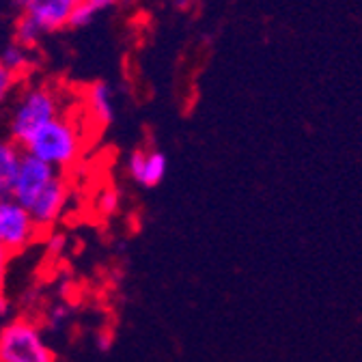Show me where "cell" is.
<instances>
[{
    "mask_svg": "<svg viewBox=\"0 0 362 362\" xmlns=\"http://www.w3.org/2000/svg\"><path fill=\"white\" fill-rule=\"evenodd\" d=\"M41 229L35 224L33 216L13 197L0 199V246L13 257L30 248L41 238Z\"/></svg>",
    "mask_w": 362,
    "mask_h": 362,
    "instance_id": "277c9868",
    "label": "cell"
},
{
    "mask_svg": "<svg viewBox=\"0 0 362 362\" xmlns=\"http://www.w3.org/2000/svg\"><path fill=\"white\" fill-rule=\"evenodd\" d=\"M71 317H74V306L67 302H57L45 310V328L50 332H59L71 322Z\"/></svg>",
    "mask_w": 362,
    "mask_h": 362,
    "instance_id": "4fadbf2b",
    "label": "cell"
},
{
    "mask_svg": "<svg viewBox=\"0 0 362 362\" xmlns=\"http://www.w3.org/2000/svg\"><path fill=\"white\" fill-rule=\"evenodd\" d=\"M28 3H30V0H9V5H11L18 13H22V11L28 7Z\"/></svg>",
    "mask_w": 362,
    "mask_h": 362,
    "instance_id": "44dd1931",
    "label": "cell"
},
{
    "mask_svg": "<svg viewBox=\"0 0 362 362\" xmlns=\"http://www.w3.org/2000/svg\"><path fill=\"white\" fill-rule=\"evenodd\" d=\"M0 63H3L13 76L22 78L33 67V50L18 41H11L5 45L3 52H0Z\"/></svg>",
    "mask_w": 362,
    "mask_h": 362,
    "instance_id": "8fae6325",
    "label": "cell"
},
{
    "mask_svg": "<svg viewBox=\"0 0 362 362\" xmlns=\"http://www.w3.org/2000/svg\"><path fill=\"white\" fill-rule=\"evenodd\" d=\"M127 177L139 188H158L166 173H168V158L160 149H134L125 162Z\"/></svg>",
    "mask_w": 362,
    "mask_h": 362,
    "instance_id": "52a82bcc",
    "label": "cell"
},
{
    "mask_svg": "<svg viewBox=\"0 0 362 362\" xmlns=\"http://www.w3.org/2000/svg\"><path fill=\"white\" fill-rule=\"evenodd\" d=\"M57 173L59 170H54L48 164H43L41 160H37V158H33L28 153H22L18 175H16L13 188H11V197L20 205L28 207L39 197V192L57 177Z\"/></svg>",
    "mask_w": 362,
    "mask_h": 362,
    "instance_id": "8992f818",
    "label": "cell"
},
{
    "mask_svg": "<svg viewBox=\"0 0 362 362\" xmlns=\"http://www.w3.org/2000/svg\"><path fill=\"white\" fill-rule=\"evenodd\" d=\"M93 343H95V349H98L100 354H108V351L112 349V343H115L112 332H110V330H106V328L98 330V332H95Z\"/></svg>",
    "mask_w": 362,
    "mask_h": 362,
    "instance_id": "ac0fdd59",
    "label": "cell"
},
{
    "mask_svg": "<svg viewBox=\"0 0 362 362\" xmlns=\"http://www.w3.org/2000/svg\"><path fill=\"white\" fill-rule=\"evenodd\" d=\"M11 310H13L11 300L7 298L5 291H0V328H3L11 320Z\"/></svg>",
    "mask_w": 362,
    "mask_h": 362,
    "instance_id": "ffe728a7",
    "label": "cell"
},
{
    "mask_svg": "<svg viewBox=\"0 0 362 362\" xmlns=\"http://www.w3.org/2000/svg\"><path fill=\"white\" fill-rule=\"evenodd\" d=\"M11 259L13 255L9 250H5L0 246V291L5 289V283H7V274H9V265H11Z\"/></svg>",
    "mask_w": 362,
    "mask_h": 362,
    "instance_id": "d6986e66",
    "label": "cell"
},
{
    "mask_svg": "<svg viewBox=\"0 0 362 362\" xmlns=\"http://www.w3.org/2000/svg\"><path fill=\"white\" fill-rule=\"evenodd\" d=\"M43 248H45V255H48L50 259H57V257H61V255L65 252V248H67V238H65L63 233H54V231H52L48 238H45Z\"/></svg>",
    "mask_w": 362,
    "mask_h": 362,
    "instance_id": "e0dca14e",
    "label": "cell"
},
{
    "mask_svg": "<svg viewBox=\"0 0 362 362\" xmlns=\"http://www.w3.org/2000/svg\"><path fill=\"white\" fill-rule=\"evenodd\" d=\"M76 5L78 0H30L20 16H26L43 35H50L69 26Z\"/></svg>",
    "mask_w": 362,
    "mask_h": 362,
    "instance_id": "ba28073f",
    "label": "cell"
},
{
    "mask_svg": "<svg viewBox=\"0 0 362 362\" xmlns=\"http://www.w3.org/2000/svg\"><path fill=\"white\" fill-rule=\"evenodd\" d=\"M88 115L102 129L115 121V90L108 82H93L86 90Z\"/></svg>",
    "mask_w": 362,
    "mask_h": 362,
    "instance_id": "9c48e42d",
    "label": "cell"
},
{
    "mask_svg": "<svg viewBox=\"0 0 362 362\" xmlns=\"http://www.w3.org/2000/svg\"><path fill=\"white\" fill-rule=\"evenodd\" d=\"M84 147V136L76 119L67 117L65 112L43 125L33 139L22 147L24 153L41 160L43 164L52 166L59 173L69 170L78 164Z\"/></svg>",
    "mask_w": 362,
    "mask_h": 362,
    "instance_id": "7a4b0ae2",
    "label": "cell"
},
{
    "mask_svg": "<svg viewBox=\"0 0 362 362\" xmlns=\"http://www.w3.org/2000/svg\"><path fill=\"white\" fill-rule=\"evenodd\" d=\"M13 35H16V39L13 41H18V43H22V45H26V48H30V50H35L37 48V43L45 37L26 16H18V20H16V30H13Z\"/></svg>",
    "mask_w": 362,
    "mask_h": 362,
    "instance_id": "5bb4252c",
    "label": "cell"
},
{
    "mask_svg": "<svg viewBox=\"0 0 362 362\" xmlns=\"http://www.w3.org/2000/svg\"><path fill=\"white\" fill-rule=\"evenodd\" d=\"M121 0H88V3H78L74 9V16L69 20V28H84L93 22L102 11L115 7Z\"/></svg>",
    "mask_w": 362,
    "mask_h": 362,
    "instance_id": "7c38bea8",
    "label": "cell"
},
{
    "mask_svg": "<svg viewBox=\"0 0 362 362\" xmlns=\"http://www.w3.org/2000/svg\"><path fill=\"white\" fill-rule=\"evenodd\" d=\"M95 209L102 218H112L121 209V192L117 188H104L95 199Z\"/></svg>",
    "mask_w": 362,
    "mask_h": 362,
    "instance_id": "9a60e30c",
    "label": "cell"
},
{
    "mask_svg": "<svg viewBox=\"0 0 362 362\" xmlns=\"http://www.w3.org/2000/svg\"><path fill=\"white\" fill-rule=\"evenodd\" d=\"M0 362H57L41 324L18 315L0 328Z\"/></svg>",
    "mask_w": 362,
    "mask_h": 362,
    "instance_id": "3957f363",
    "label": "cell"
},
{
    "mask_svg": "<svg viewBox=\"0 0 362 362\" xmlns=\"http://www.w3.org/2000/svg\"><path fill=\"white\" fill-rule=\"evenodd\" d=\"M78 3H88V0H78Z\"/></svg>",
    "mask_w": 362,
    "mask_h": 362,
    "instance_id": "7402d4cb",
    "label": "cell"
},
{
    "mask_svg": "<svg viewBox=\"0 0 362 362\" xmlns=\"http://www.w3.org/2000/svg\"><path fill=\"white\" fill-rule=\"evenodd\" d=\"M63 115V100L52 84L26 86L16 98L7 119V139L24 147L33 136L50 121Z\"/></svg>",
    "mask_w": 362,
    "mask_h": 362,
    "instance_id": "6da1fadb",
    "label": "cell"
},
{
    "mask_svg": "<svg viewBox=\"0 0 362 362\" xmlns=\"http://www.w3.org/2000/svg\"><path fill=\"white\" fill-rule=\"evenodd\" d=\"M18 82H20V78L13 76L3 63H0V108H3L9 102V98H11V93L16 90V84Z\"/></svg>",
    "mask_w": 362,
    "mask_h": 362,
    "instance_id": "2e32d148",
    "label": "cell"
},
{
    "mask_svg": "<svg viewBox=\"0 0 362 362\" xmlns=\"http://www.w3.org/2000/svg\"><path fill=\"white\" fill-rule=\"evenodd\" d=\"M67 203H69V184L63 177V173H57V177L39 192V197L26 209L41 231H52L54 224H59L61 218L65 216Z\"/></svg>",
    "mask_w": 362,
    "mask_h": 362,
    "instance_id": "5b68a950",
    "label": "cell"
},
{
    "mask_svg": "<svg viewBox=\"0 0 362 362\" xmlns=\"http://www.w3.org/2000/svg\"><path fill=\"white\" fill-rule=\"evenodd\" d=\"M22 153V147H18L7 136H0V199L11 197Z\"/></svg>",
    "mask_w": 362,
    "mask_h": 362,
    "instance_id": "30bf717a",
    "label": "cell"
}]
</instances>
